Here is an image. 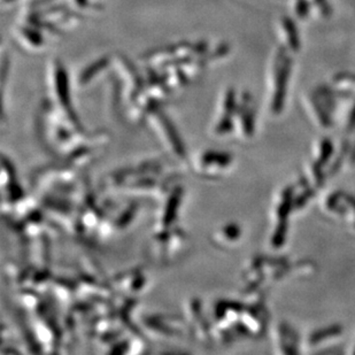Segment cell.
<instances>
[{
  "label": "cell",
  "instance_id": "obj_1",
  "mask_svg": "<svg viewBox=\"0 0 355 355\" xmlns=\"http://www.w3.org/2000/svg\"><path fill=\"white\" fill-rule=\"evenodd\" d=\"M174 180L164 164L148 160L113 171L105 180L104 187L110 192L138 197H162L176 185Z\"/></svg>",
  "mask_w": 355,
  "mask_h": 355
},
{
  "label": "cell",
  "instance_id": "obj_2",
  "mask_svg": "<svg viewBox=\"0 0 355 355\" xmlns=\"http://www.w3.org/2000/svg\"><path fill=\"white\" fill-rule=\"evenodd\" d=\"M187 239V234L178 225L164 230H155L152 236V250L155 258L162 262L171 261L184 250Z\"/></svg>",
  "mask_w": 355,
  "mask_h": 355
},
{
  "label": "cell",
  "instance_id": "obj_3",
  "mask_svg": "<svg viewBox=\"0 0 355 355\" xmlns=\"http://www.w3.org/2000/svg\"><path fill=\"white\" fill-rule=\"evenodd\" d=\"M232 155L216 150H205L192 160L190 168L197 176L204 180H218L232 166Z\"/></svg>",
  "mask_w": 355,
  "mask_h": 355
},
{
  "label": "cell",
  "instance_id": "obj_4",
  "mask_svg": "<svg viewBox=\"0 0 355 355\" xmlns=\"http://www.w3.org/2000/svg\"><path fill=\"white\" fill-rule=\"evenodd\" d=\"M152 118L157 124V129L160 134L161 141H164V146L167 148L168 152L174 155L181 164L190 167L191 161L189 159L188 151L185 148L184 141H182L178 129L175 127L171 119L164 114L160 110H155L151 114Z\"/></svg>",
  "mask_w": 355,
  "mask_h": 355
},
{
  "label": "cell",
  "instance_id": "obj_5",
  "mask_svg": "<svg viewBox=\"0 0 355 355\" xmlns=\"http://www.w3.org/2000/svg\"><path fill=\"white\" fill-rule=\"evenodd\" d=\"M187 328L198 343L209 346L214 340L211 318L205 313L200 299L193 298L187 305Z\"/></svg>",
  "mask_w": 355,
  "mask_h": 355
},
{
  "label": "cell",
  "instance_id": "obj_6",
  "mask_svg": "<svg viewBox=\"0 0 355 355\" xmlns=\"http://www.w3.org/2000/svg\"><path fill=\"white\" fill-rule=\"evenodd\" d=\"M187 323L178 316L168 314H151L141 318V331H148V336L158 338L174 339L183 337Z\"/></svg>",
  "mask_w": 355,
  "mask_h": 355
},
{
  "label": "cell",
  "instance_id": "obj_7",
  "mask_svg": "<svg viewBox=\"0 0 355 355\" xmlns=\"http://www.w3.org/2000/svg\"><path fill=\"white\" fill-rule=\"evenodd\" d=\"M184 190L181 185H174L171 191L166 195L164 204L158 213L155 230H164L178 225V216L183 204Z\"/></svg>",
  "mask_w": 355,
  "mask_h": 355
},
{
  "label": "cell",
  "instance_id": "obj_8",
  "mask_svg": "<svg viewBox=\"0 0 355 355\" xmlns=\"http://www.w3.org/2000/svg\"><path fill=\"white\" fill-rule=\"evenodd\" d=\"M148 282V275L141 269L134 268L114 276L111 284L121 297L136 299L146 288Z\"/></svg>",
  "mask_w": 355,
  "mask_h": 355
},
{
  "label": "cell",
  "instance_id": "obj_9",
  "mask_svg": "<svg viewBox=\"0 0 355 355\" xmlns=\"http://www.w3.org/2000/svg\"><path fill=\"white\" fill-rule=\"evenodd\" d=\"M235 236H237V229L234 225H223L218 230L213 232V235L211 236V243L214 246L225 248L232 241H235Z\"/></svg>",
  "mask_w": 355,
  "mask_h": 355
},
{
  "label": "cell",
  "instance_id": "obj_10",
  "mask_svg": "<svg viewBox=\"0 0 355 355\" xmlns=\"http://www.w3.org/2000/svg\"><path fill=\"white\" fill-rule=\"evenodd\" d=\"M106 64H107V61L103 59V60L99 61L97 64H94V67L91 66V67L85 69L82 76H80V83H87V80H90L91 78H94V75L97 74L98 71H101V68L106 66Z\"/></svg>",
  "mask_w": 355,
  "mask_h": 355
},
{
  "label": "cell",
  "instance_id": "obj_11",
  "mask_svg": "<svg viewBox=\"0 0 355 355\" xmlns=\"http://www.w3.org/2000/svg\"><path fill=\"white\" fill-rule=\"evenodd\" d=\"M76 1H78V3H80V5H82V3L84 5V3H85V0H76Z\"/></svg>",
  "mask_w": 355,
  "mask_h": 355
}]
</instances>
